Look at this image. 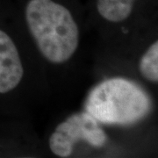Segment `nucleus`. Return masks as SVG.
Instances as JSON below:
<instances>
[{
  "label": "nucleus",
  "mask_w": 158,
  "mask_h": 158,
  "mask_svg": "<svg viewBox=\"0 0 158 158\" xmlns=\"http://www.w3.org/2000/svg\"><path fill=\"white\" fill-rule=\"evenodd\" d=\"M135 0H98L97 9L105 19L121 22L129 17Z\"/></svg>",
  "instance_id": "5"
},
{
  "label": "nucleus",
  "mask_w": 158,
  "mask_h": 158,
  "mask_svg": "<svg viewBox=\"0 0 158 158\" xmlns=\"http://www.w3.org/2000/svg\"><path fill=\"white\" fill-rule=\"evenodd\" d=\"M19 54L13 40L0 30V93L5 94L17 87L23 77Z\"/></svg>",
  "instance_id": "4"
},
{
  "label": "nucleus",
  "mask_w": 158,
  "mask_h": 158,
  "mask_svg": "<svg viewBox=\"0 0 158 158\" xmlns=\"http://www.w3.org/2000/svg\"><path fill=\"white\" fill-rule=\"evenodd\" d=\"M141 75L153 83L158 81V42L155 41L142 56L140 61Z\"/></svg>",
  "instance_id": "6"
},
{
  "label": "nucleus",
  "mask_w": 158,
  "mask_h": 158,
  "mask_svg": "<svg viewBox=\"0 0 158 158\" xmlns=\"http://www.w3.org/2000/svg\"><path fill=\"white\" fill-rule=\"evenodd\" d=\"M151 106L147 93L124 78L107 79L90 90L85 107L98 121L132 124L144 118Z\"/></svg>",
  "instance_id": "2"
},
{
  "label": "nucleus",
  "mask_w": 158,
  "mask_h": 158,
  "mask_svg": "<svg viewBox=\"0 0 158 158\" xmlns=\"http://www.w3.org/2000/svg\"><path fill=\"white\" fill-rule=\"evenodd\" d=\"M26 19L39 50L49 62H67L77 49L78 27L66 7L53 0H30Z\"/></svg>",
  "instance_id": "1"
},
{
  "label": "nucleus",
  "mask_w": 158,
  "mask_h": 158,
  "mask_svg": "<svg viewBox=\"0 0 158 158\" xmlns=\"http://www.w3.org/2000/svg\"><path fill=\"white\" fill-rule=\"evenodd\" d=\"M79 141L96 148L102 147L106 141V133L98 120L87 112L74 113L58 125L50 136L49 148L58 156L69 157L73 152L75 143Z\"/></svg>",
  "instance_id": "3"
}]
</instances>
